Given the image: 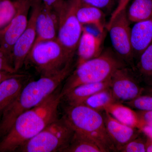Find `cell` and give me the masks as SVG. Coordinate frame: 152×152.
<instances>
[{"instance_id": "6da1fadb", "label": "cell", "mask_w": 152, "mask_h": 152, "mask_svg": "<svg viewBox=\"0 0 152 152\" xmlns=\"http://www.w3.org/2000/svg\"><path fill=\"white\" fill-rule=\"evenodd\" d=\"M57 89L39 104L17 117L10 130L0 140V152H17L25 143L58 118L62 96Z\"/></svg>"}, {"instance_id": "7a4b0ae2", "label": "cell", "mask_w": 152, "mask_h": 152, "mask_svg": "<svg viewBox=\"0 0 152 152\" xmlns=\"http://www.w3.org/2000/svg\"><path fill=\"white\" fill-rule=\"evenodd\" d=\"M72 63H69L56 74L41 76L38 80L24 86L16 99L3 114L0 121V139L10 130L17 117L39 104L58 88L70 74Z\"/></svg>"}, {"instance_id": "3957f363", "label": "cell", "mask_w": 152, "mask_h": 152, "mask_svg": "<svg viewBox=\"0 0 152 152\" xmlns=\"http://www.w3.org/2000/svg\"><path fill=\"white\" fill-rule=\"evenodd\" d=\"M63 118L74 132L92 139L103 152L117 151L107 132L103 115L99 112L83 104H68Z\"/></svg>"}, {"instance_id": "277c9868", "label": "cell", "mask_w": 152, "mask_h": 152, "mask_svg": "<svg viewBox=\"0 0 152 152\" xmlns=\"http://www.w3.org/2000/svg\"><path fill=\"white\" fill-rule=\"evenodd\" d=\"M125 67V63L118 56L110 50L77 66L75 70L67 79L61 89L64 96L75 87L91 83L104 81L111 77L118 69Z\"/></svg>"}, {"instance_id": "5b68a950", "label": "cell", "mask_w": 152, "mask_h": 152, "mask_svg": "<svg viewBox=\"0 0 152 152\" xmlns=\"http://www.w3.org/2000/svg\"><path fill=\"white\" fill-rule=\"evenodd\" d=\"M73 57L56 39L34 44L26 62L31 64L41 76H49L61 71L72 62Z\"/></svg>"}, {"instance_id": "8992f818", "label": "cell", "mask_w": 152, "mask_h": 152, "mask_svg": "<svg viewBox=\"0 0 152 152\" xmlns=\"http://www.w3.org/2000/svg\"><path fill=\"white\" fill-rule=\"evenodd\" d=\"M74 134V131L63 117L58 118L25 143L17 152H63Z\"/></svg>"}, {"instance_id": "52a82bcc", "label": "cell", "mask_w": 152, "mask_h": 152, "mask_svg": "<svg viewBox=\"0 0 152 152\" xmlns=\"http://www.w3.org/2000/svg\"><path fill=\"white\" fill-rule=\"evenodd\" d=\"M78 0H67L65 6L59 15L57 39L72 56L77 51L83 26L77 17Z\"/></svg>"}, {"instance_id": "ba28073f", "label": "cell", "mask_w": 152, "mask_h": 152, "mask_svg": "<svg viewBox=\"0 0 152 152\" xmlns=\"http://www.w3.org/2000/svg\"><path fill=\"white\" fill-rule=\"evenodd\" d=\"M126 9L120 12L106 28L110 33L112 45L117 56L125 63L131 64L134 57L131 43V28Z\"/></svg>"}, {"instance_id": "9c48e42d", "label": "cell", "mask_w": 152, "mask_h": 152, "mask_svg": "<svg viewBox=\"0 0 152 152\" xmlns=\"http://www.w3.org/2000/svg\"><path fill=\"white\" fill-rule=\"evenodd\" d=\"M42 0H32L31 15L28 26L14 45L11 59L14 69L18 72L23 67L32 49L37 37L36 22Z\"/></svg>"}, {"instance_id": "30bf717a", "label": "cell", "mask_w": 152, "mask_h": 152, "mask_svg": "<svg viewBox=\"0 0 152 152\" xmlns=\"http://www.w3.org/2000/svg\"><path fill=\"white\" fill-rule=\"evenodd\" d=\"M32 1L20 0L15 15L10 23L0 31V51L8 57L11 62L13 47L27 26L29 20L28 15Z\"/></svg>"}, {"instance_id": "8fae6325", "label": "cell", "mask_w": 152, "mask_h": 152, "mask_svg": "<svg viewBox=\"0 0 152 152\" xmlns=\"http://www.w3.org/2000/svg\"><path fill=\"white\" fill-rule=\"evenodd\" d=\"M111 90L116 102H130L143 94L145 88L127 68L117 70L111 77Z\"/></svg>"}, {"instance_id": "7c38bea8", "label": "cell", "mask_w": 152, "mask_h": 152, "mask_svg": "<svg viewBox=\"0 0 152 152\" xmlns=\"http://www.w3.org/2000/svg\"><path fill=\"white\" fill-rule=\"evenodd\" d=\"M58 26V14L42 2L36 19L37 37L34 44L56 39Z\"/></svg>"}, {"instance_id": "4fadbf2b", "label": "cell", "mask_w": 152, "mask_h": 152, "mask_svg": "<svg viewBox=\"0 0 152 152\" xmlns=\"http://www.w3.org/2000/svg\"><path fill=\"white\" fill-rule=\"evenodd\" d=\"M105 36V32L95 35L89 31L83 26L77 47L78 58L76 66L98 57L102 53Z\"/></svg>"}, {"instance_id": "5bb4252c", "label": "cell", "mask_w": 152, "mask_h": 152, "mask_svg": "<svg viewBox=\"0 0 152 152\" xmlns=\"http://www.w3.org/2000/svg\"><path fill=\"white\" fill-rule=\"evenodd\" d=\"M103 115L109 137L118 151L142 133L138 128L132 127L117 121L107 112L104 111Z\"/></svg>"}, {"instance_id": "9a60e30c", "label": "cell", "mask_w": 152, "mask_h": 152, "mask_svg": "<svg viewBox=\"0 0 152 152\" xmlns=\"http://www.w3.org/2000/svg\"><path fill=\"white\" fill-rule=\"evenodd\" d=\"M27 80V75L20 73L5 80L0 84V121L3 114L16 99Z\"/></svg>"}, {"instance_id": "2e32d148", "label": "cell", "mask_w": 152, "mask_h": 152, "mask_svg": "<svg viewBox=\"0 0 152 152\" xmlns=\"http://www.w3.org/2000/svg\"><path fill=\"white\" fill-rule=\"evenodd\" d=\"M152 42V18L137 22L131 28V43L134 56L140 57Z\"/></svg>"}, {"instance_id": "e0dca14e", "label": "cell", "mask_w": 152, "mask_h": 152, "mask_svg": "<svg viewBox=\"0 0 152 152\" xmlns=\"http://www.w3.org/2000/svg\"><path fill=\"white\" fill-rule=\"evenodd\" d=\"M76 14L79 21L83 26L93 25L99 33L105 32L106 26L105 14L101 9L86 4L78 0Z\"/></svg>"}, {"instance_id": "ac0fdd59", "label": "cell", "mask_w": 152, "mask_h": 152, "mask_svg": "<svg viewBox=\"0 0 152 152\" xmlns=\"http://www.w3.org/2000/svg\"><path fill=\"white\" fill-rule=\"evenodd\" d=\"M111 78L99 83L84 84L75 87L63 97L69 105L83 103L88 98L99 91L110 88Z\"/></svg>"}, {"instance_id": "d6986e66", "label": "cell", "mask_w": 152, "mask_h": 152, "mask_svg": "<svg viewBox=\"0 0 152 152\" xmlns=\"http://www.w3.org/2000/svg\"><path fill=\"white\" fill-rule=\"evenodd\" d=\"M104 111L107 112L114 118L124 124L139 129L140 122L137 113L129 106L114 102L107 107Z\"/></svg>"}, {"instance_id": "ffe728a7", "label": "cell", "mask_w": 152, "mask_h": 152, "mask_svg": "<svg viewBox=\"0 0 152 152\" xmlns=\"http://www.w3.org/2000/svg\"><path fill=\"white\" fill-rule=\"evenodd\" d=\"M126 10L130 22L148 20L152 18V0H133Z\"/></svg>"}, {"instance_id": "44dd1931", "label": "cell", "mask_w": 152, "mask_h": 152, "mask_svg": "<svg viewBox=\"0 0 152 152\" xmlns=\"http://www.w3.org/2000/svg\"><path fill=\"white\" fill-rule=\"evenodd\" d=\"M63 152H103L97 144L86 136L74 132L70 143Z\"/></svg>"}, {"instance_id": "7402d4cb", "label": "cell", "mask_w": 152, "mask_h": 152, "mask_svg": "<svg viewBox=\"0 0 152 152\" xmlns=\"http://www.w3.org/2000/svg\"><path fill=\"white\" fill-rule=\"evenodd\" d=\"M114 102H116L113 96L110 87L94 94L82 104L95 110L100 112L104 111L107 107Z\"/></svg>"}, {"instance_id": "603a6c76", "label": "cell", "mask_w": 152, "mask_h": 152, "mask_svg": "<svg viewBox=\"0 0 152 152\" xmlns=\"http://www.w3.org/2000/svg\"><path fill=\"white\" fill-rule=\"evenodd\" d=\"M137 68L145 82L152 86V42L139 57Z\"/></svg>"}, {"instance_id": "cb8c5ba5", "label": "cell", "mask_w": 152, "mask_h": 152, "mask_svg": "<svg viewBox=\"0 0 152 152\" xmlns=\"http://www.w3.org/2000/svg\"><path fill=\"white\" fill-rule=\"evenodd\" d=\"M20 0H0V31L10 23L16 14Z\"/></svg>"}, {"instance_id": "d4e9b609", "label": "cell", "mask_w": 152, "mask_h": 152, "mask_svg": "<svg viewBox=\"0 0 152 152\" xmlns=\"http://www.w3.org/2000/svg\"><path fill=\"white\" fill-rule=\"evenodd\" d=\"M126 144L119 150L122 152H146L147 137L143 134Z\"/></svg>"}, {"instance_id": "484cf974", "label": "cell", "mask_w": 152, "mask_h": 152, "mask_svg": "<svg viewBox=\"0 0 152 152\" xmlns=\"http://www.w3.org/2000/svg\"><path fill=\"white\" fill-rule=\"evenodd\" d=\"M125 103L127 106L137 110L152 111V95L142 94Z\"/></svg>"}, {"instance_id": "4316f807", "label": "cell", "mask_w": 152, "mask_h": 152, "mask_svg": "<svg viewBox=\"0 0 152 152\" xmlns=\"http://www.w3.org/2000/svg\"><path fill=\"white\" fill-rule=\"evenodd\" d=\"M82 3L94 6L103 11L110 10L114 3L112 0H80Z\"/></svg>"}, {"instance_id": "83f0119b", "label": "cell", "mask_w": 152, "mask_h": 152, "mask_svg": "<svg viewBox=\"0 0 152 152\" xmlns=\"http://www.w3.org/2000/svg\"><path fill=\"white\" fill-rule=\"evenodd\" d=\"M45 5L55 11L58 15L64 7L66 1V0H42Z\"/></svg>"}, {"instance_id": "f1b7e54d", "label": "cell", "mask_w": 152, "mask_h": 152, "mask_svg": "<svg viewBox=\"0 0 152 152\" xmlns=\"http://www.w3.org/2000/svg\"><path fill=\"white\" fill-rule=\"evenodd\" d=\"M7 71L12 73L17 72L14 69L10 59L0 51V71Z\"/></svg>"}, {"instance_id": "f546056e", "label": "cell", "mask_w": 152, "mask_h": 152, "mask_svg": "<svg viewBox=\"0 0 152 152\" xmlns=\"http://www.w3.org/2000/svg\"><path fill=\"white\" fill-rule=\"evenodd\" d=\"M140 126L143 125L152 126V111L136 110Z\"/></svg>"}, {"instance_id": "4dcf8cb0", "label": "cell", "mask_w": 152, "mask_h": 152, "mask_svg": "<svg viewBox=\"0 0 152 152\" xmlns=\"http://www.w3.org/2000/svg\"><path fill=\"white\" fill-rule=\"evenodd\" d=\"M130 1L131 0H118L116 7L112 13L111 16L110 18L108 23L111 22L115 17L121 11L126 9L128 4Z\"/></svg>"}, {"instance_id": "1f68e13d", "label": "cell", "mask_w": 152, "mask_h": 152, "mask_svg": "<svg viewBox=\"0 0 152 152\" xmlns=\"http://www.w3.org/2000/svg\"><path fill=\"white\" fill-rule=\"evenodd\" d=\"M20 74V73L19 72H18L12 73L10 72H7V71H0V84L5 80L12 77L18 75Z\"/></svg>"}, {"instance_id": "d6a6232c", "label": "cell", "mask_w": 152, "mask_h": 152, "mask_svg": "<svg viewBox=\"0 0 152 152\" xmlns=\"http://www.w3.org/2000/svg\"><path fill=\"white\" fill-rule=\"evenodd\" d=\"M142 132L147 137L152 140V126L150 125H143L139 128Z\"/></svg>"}, {"instance_id": "836d02e7", "label": "cell", "mask_w": 152, "mask_h": 152, "mask_svg": "<svg viewBox=\"0 0 152 152\" xmlns=\"http://www.w3.org/2000/svg\"><path fill=\"white\" fill-rule=\"evenodd\" d=\"M146 152H152V140L147 137Z\"/></svg>"}, {"instance_id": "e575fe53", "label": "cell", "mask_w": 152, "mask_h": 152, "mask_svg": "<svg viewBox=\"0 0 152 152\" xmlns=\"http://www.w3.org/2000/svg\"><path fill=\"white\" fill-rule=\"evenodd\" d=\"M145 92L148 94L152 95V86H148L146 88H145L144 92Z\"/></svg>"}, {"instance_id": "d590c367", "label": "cell", "mask_w": 152, "mask_h": 152, "mask_svg": "<svg viewBox=\"0 0 152 152\" xmlns=\"http://www.w3.org/2000/svg\"><path fill=\"white\" fill-rule=\"evenodd\" d=\"M112 1H113V2L114 3H115V2L116 1H118V0H112Z\"/></svg>"}]
</instances>
